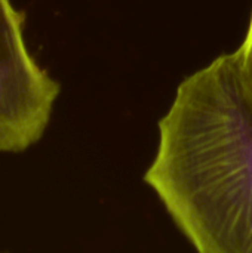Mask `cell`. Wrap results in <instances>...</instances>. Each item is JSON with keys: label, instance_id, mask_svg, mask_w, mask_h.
Listing matches in <instances>:
<instances>
[{"label": "cell", "instance_id": "obj_1", "mask_svg": "<svg viewBox=\"0 0 252 253\" xmlns=\"http://www.w3.org/2000/svg\"><path fill=\"white\" fill-rule=\"evenodd\" d=\"M144 173L198 253H252V99L233 53L186 77Z\"/></svg>", "mask_w": 252, "mask_h": 253}, {"label": "cell", "instance_id": "obj_3", "mask_svg": "<svg viewBox=\"0 0 252 253\" xmlns=\"http://www.w3.org/2000/svg\"><path fill=\"white\" fill-rule=\"evenodd\" d=\"M232 53L235 56V62L238 67L241 82H242L247 93L252 99V10L245 37H244L241 46Z\"/></svg>", "mask_w": 252, "mask_h": 253}, {"label": "cell", "instance_id": "obj_2", "mask_svg": "<svg viewBox=\"0 0 252 253\" xmlns=\"http://www.w3.org/2000/svg\"><path fill=\"white\" fill-rule=\"evenodd\" d=\"M25 13L0 0V153L19 154L45 135L61 84L25 42Z\"/></svg>", "mask_w": 252, "mask_h": 253}]
</instances>
